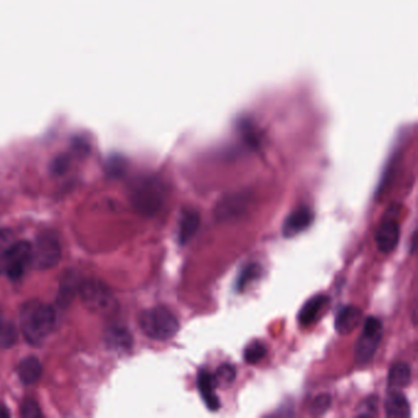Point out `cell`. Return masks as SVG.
Segmentation results:
<instances>
[{
	"label": "cell",
	"mask_w": 418,
	"mask_h": 418,
	"mask_svg": "<svg viewBox=\"0 0 418 418\" xmlns=\"http://www.w3.org/2000/svg\"><path fill=\"white\" fill-rule=\"evenodd\" d=\"M21 330L25 339L32 345H39L50 335L57 323L54 308L47 303L30 301L22 306Z\"/></svg>",
	"instance_id": "1"
},
{
	"label": "cell",
	"mask_w": 418,
	"mask_h": 418,
	"mask_svg": "<svg viewBox=\"0 0 418 418\" xmlns=\"http://www.w3.org/2000/svg\"><path fill=\"white\" fill-rule=\"evenodd\" d=\"M139 324L145 335L157 341H167L179 330L176 315L162 306L143 310L139 317Z\"/></svg>",
	"instance_id": "2"
},
{
	"label": "cell",
	"mask_w": 418,
	"mask_h": 418,
	"mask_svg": "<svg viewBox=\"0 0 418 418\" xmlns=\"http://www.w3.org/2000/svg\"><path fill=\"white\" fill-rule=\"evenodd\" d=\"M132 205L140 214L151 216L160 211L165 201L162 183L154 178H145L134 184L132 189Z\"/></svg>",
	"instance_id": "3"
},
{
	"label": "cell",
	"mask_w": 418,
	"mask_h": 418,
	"mask_svg": "<svg viewBox=\"0 0 418 418\" xmlns=\"http://www.w3.org/2000/svg\"><path fill=\"white\" fill-rule=\"evenodd\" d=\"M79 293L85 307L94 313H110L116 306L113 293L102 281L94 279L83 281L79 286Z\"/></svg>",
	"instance_id": "4"
},
{
	"label": "cell",
	"mask_w": 418,
	"mask_h": 418,
	"mask_svg": "<svg viewBox=\"0 0 418 418\" xmlns=\"http://www.w3.org/2000/svg\"><path fill=\"white\" fill-rule=\"evenodd\" d=\"M61 258V243L57 237L46 233L37 238L31 248V264L34 269L54 268Z\"/></svg>",
	"instance_id": "5"
},
{
	"label": "cell",
	"mask_w": 418,
	"mask_h": 418,
	"mask_svg": "<svg viewBox=\"0 0 418 418\" xmlns=\"http://www.w3.org/2000/svg\"><path fill=\"white\" fill-rule=\"evenodd\" d=\"M31 248L32 244L21 241L14 243L3 254L0 269L6 272L10 280L21 279L26 266L31 264Z\"/></svg>",
	"instance_id": "6"
},
{
	"label": "cell",
	"mask_w": 418,
	"mask_h": 418,
	"mask_svg": "<svg viewBox=\"0 0 418 418\" xmlns=\"http://www.w3.org/2000/svg\"><path fill=\"white\" fill-rule=\"evenodd\" d=\"M383 334V324L378 318L369 317L364 321V330L358 339L355 353L359 364H367L375 356Z\"/></svg>",
	"instance_id": "7"
},
{
	"label": "cell",
	"mask_w": 418,
	"mask_h": 418,
	"mask_svg": "<svg viewBox=\"0 0 418 418\" xmlns=\"http://www.w3.org/2000/svg\"><path fill=\"white\" fill-rule=\"evenodd\" d=\"M313 212L308 206H299L287 216L282 225V235L291 238L306 231L313 222Z\"/></svg>",
	"instance_id": "8"
},
{
	"label": "cell",
	"mask_w": 418,
	"mask_h": 418,
	"mask_svg": "<svg viewBox=\"0 0 418 418\" xmlns=\"http://www.w3.org/2000/svg\"><path fill=\"white\" fill-rule=\"evenodd\" d=\"M400 239V227L395 221H386L375 232V246L381 253H390Z\"/></svg>",
	"instance_id": "9"
},
{
	"label": "cell",
	"mask_w": 418,
	"mask_h": 418,
	"mask_svg": "<svg viewBox=\"0 0 418 418\" xmlns=\"http://www.w3.org/2000/svg\"><path fill=\"white\" fill-rule=\"evenodd\" d=\"M197 383H198V389L200 391V395L204 400L205 405L211 411H217L220 408V401L215 392L217 383H216L214 375L208 372L206 369H200Z\"/></svg>",
	"instance_id": "10"
},
{
	"label": "cell",
	"mask_w": 418,
	"mask_h": 418,
	"mask_svg": "<svg viewBox=\"0 0 418 418\" xmlns=\"http://www.w3.org/2000/svg\"><path fill=\"white\" fill-rule=\"evenodd\" d=\"M362 319V310L356 306H346L336 314L335 330L340 335L352 332Z\"/></svg>",
	"instance_id": "11"
},
{
	"label": "cell",
	"mask_w": 418,
	"mask_h": 418,
	"mask_svg": "<svg viewBox=\"0 0 418 418\" xmlns=\"http://www.w3.org/2000/svg\"><path fill=\"white\" fill-rule=\"evenodd\" d=\"M328 302H329V298L325 295H317V296L308 299L307 302L303 304V307L299 310V314H298L299 324L304 325V326L313 324L317 318L319 317L320 312L324 308L325 304Z\"/></svg>",
	"instance_id": "12"
},
{
	"label": "cell",
	"mask_w": 418,
	"mask_h": 418,
	"mask_svg": "<svg viewBox=\"0 0 418 418\" xmlns=\"http://www.w3.org/2000/svg\"><path fill=\"white\" fill-rule=\"evenodd\" d=\"M384 408L388 417L406 418L411 415L408 399L399 390H392L388 395Z\"/></svg>",
	"instance_id": "13"
},
{
	"label": "cell",
	"mask_w": 418,
	"mask_h": 418,
	"mask_svg": "<svg viewBox=\"0 0 418 418\" xmlns=\"http://www.w3.org/2000/svg\"><path fill=\"white\" fill-rule=\"evenodd\" d=\"M200 227V216L195 211L183 212L182 219L179 221L178 227V241L181 244L189 242Z\"/></svg>",
	"instance_id": "14"
},
{
	"label": "cell",
	"mask_w": 418,
	"mask_h": 418,
	"mask_svg": "<svg viewBox=\"0 0 418 418\" xmlns=\"http://www.w3.org/2000/svg\"><path fill=\"white\" fill-rule=\"evenodd\" d=\"M17 375L23 384H34L42 375V364L36 357L25 358L17 367Z\"/></svg>",
	"instance_id": "15"
},
{
	"label": "cell",
	"mask_w": 418,
	"mask_h": 418,
	"mask_svg": "<svg viewBox=\"0 0 418 418\" xmlns=\"http://www.w3.org/2000/svg\"><path fill=\"white\" fill-rule=\"evenodd\" d=\"M106 342L110 348H115L118 351L121 350H129L132 347V337L128 329L123 326H110L106 331Z\"/></svg>",
	"instance_id": "16"
},
{
	"label": "cell",
	"mask_w": 418,
	"mask_h": 418,
	"mask_svg": "<svg viewBox=\"0 0 418 418\" xmlns=\"http://www.w3.org/2000/svg\"><path fill=\"white\" fill-rule=\"evenodd\" d=\"M411 380V368L405 362H397L392 364L389 369L388 375V386L392 390H399L408 386Z\"/></svg>",
	"instance_id": "17"
},
{
	"label": "cell",
	"mask_w": 418,
	"mask_h": 418,
	"mask_svg": "<svg viewBox=\"0 0 418 418\" xmlns=\"http://www.w3.org/2000/svg\"><path fill=\"white\" fill-rule=\"evenodd\" d=\"M79 286L80 285L77 282V277L72 274H68L66 277L61 280L59 295H58V303L63 307L69 306V303L72 302L75 293L79 291Z\"/></svg>",
	"instance_id": "18"
},
{
	"label": "cell",
	"mask_w": 418,
	"mask_h": 418,
	"mask_svg": "<svg viewBox=\"0 0 418 418\" xmlns=\"http://www.w3.org/2000/svg\"><path fill=\"white\" fill-rule=\"evenodd\" d=\"M261 275V268L260 265L257 263H252V264H248L247 266H244L239 275L237 277L236 280V288L237 292H243L246 290V287L253 282V281L258 280L259 277Z\"/></svg>",
	"instance_id": "19"
},
{
	"label": "cell",
	"mask_w": 418,
	"mask_h": 418,
	"mask_svg": "<svg viewBox=\"0 0 418 418\" xmlns=\"http://www.w3.org/2000/svg\"><path fill=\"white\" fill-rule=\"evenodd\" d=\"M268 353V348L259 340L250 342L244 350V361L248 364H257L264 359Z\"/></svg>",
	"instance_id": "20"
},
{
	"label": "cell",
	"mask_w": 418,
	"mask_h": 418,
	"mask_svg": "<svg viewBox=\"0 0 418 418\" xmlns=\"http://www.w3.org/2000/svg\"><path fill=\"white\" fill-rule=\"evenodd\" d=\"M17 340V331L12 323H1L0 324V346L4 348L14 346Z\"/></svg>",
	"instance_id": "21"
},
{
	"label": "cell",
	"mask_w": 418,
	"mask_h": 418,
	"mask_svg": "<svg viewBox=\"0 0 418 418\" xmlns=\"http://www.w3.org/2000/svg\"><path fill=\"white\" fill-rule=\"evenodd\" d=\"M243 210V200L241 197H231L230 200H225L223 203H221L220 209L217 211V214L220 215V217H231L235 214H239L238 211Z\"/></svg>",
	"instance_id": "22"
},
{
	"label": "cell",
	"mask_w": 418,
	"mask_h": 418,
	"mask_svg": "<svg viewBox=\"0 0 418 418\" xmlns=\"http://www.w3.org/2000/svg\"><path fill=\"white\" fill-rule=\"evenodd\" d=\"M331 406V397L329 394H320L318 397H314L313 401L310 404L309 411L313 416H321Z\"/></svg>",
	"instance_id": "23"
},
{
	"label": "cell",
	"mask_w": 418,
	"mask_h": 418,
	"mask_svg": "<svg viewBox=\"0 0 418 418\" xmlns=\"http://www.w3.org/2000/svg\"><path fill=\"white\" fill-rule=\"evenodd\" d=\"M217 386L219 384H230L236 378V368L231 364H225L219 367L214 375Z\"/></svg>",
	"instance_id": "24"
},
{
	"label": "cell",
	"mask_w": 418,
	"mask_h": 418,
	"mask_svg": "<svg viewBox=\"0 0 418 418\" xmlns=\"http://www.w3.org/2000/svg\"><path fill=\"white\" fill-rule=\"evenodd\" d=\"M378 415V400L377 397H367L357 408V416L372 417Z\"/></svg>",
	"instance_id": "25"
},
{
	"label": "cell",
	"mask_w": 418,
	"mask_h": 418,
	"mask_svg": "<svg viewBox=\"0 0 418 418\" xmlns=\"http://www.w3.org/2000/svg\"><path fill=\"white\" fill-rule=\"evenodd\" d=\"M21 416L23 418H39L42 417V411L37 402L32 399H28L22 404Z\"/></svg>",
	"instance_id": "26"
},
{
	"label": "cell",
	"mask_w": 418,
	"mask_h": 418,
	"mask_svg": "<svg viewBox=\"0 0 418 418\" xmlns=\"http://www.w3.org/2000/svg\"><path fill=\"white\" fill-rule=\"evenodd\" d=\"M126 162L119 159V157H117L115 160L110 161L108 162V165H107V172H108V175L112 177H121L124 175V172H126Z\"/></svg>",
	"instance_id": "27"
},
{
	"label": "cell",
	"mask_w": 418,
	"mask_h": 418,
	"mask_svg": "<svg viewBox=\"0 0 418 418\" xmlns=\"http://www.w3.org/2000/svg\"><path fill=\"white\" fill-rule=\"evenodd\" d=\"M69 168V159L66 157V156H59V157H57L54 161H53V163H52V172L54 173V175H63V173H66V170Z\"/></svg>",
	"instance_id": "28"
},
{
	"label": "cell",
	"mask_w": 418,
	"mask_h": 418,
	"mask_svg": "<svg viewBox=\"0 0 418 418\" xmlns=\"http://www.w3.org/2000/svg\"><path fill=\"white\" fill-rule=\"evenodd\" d=\"M9 416H10V412L8 411V408L0 405V418L9 417Z\"/></svg>",
	"instance_id": "29"
},
{
	"label": "cell",
	"mask_w": 418,
	"mask_h": 418,
	"mask_svg": "<svg viewBox=\"0 0 418 418\" xmlns=\"http://www.w3.org/2000/svg\"><path fill=\"white\" fill-rule=\"evenodd\" d=\"M0 271H1V269H0Z\"/></svg>",
	"instance_id": "30"
}]
</instances>
